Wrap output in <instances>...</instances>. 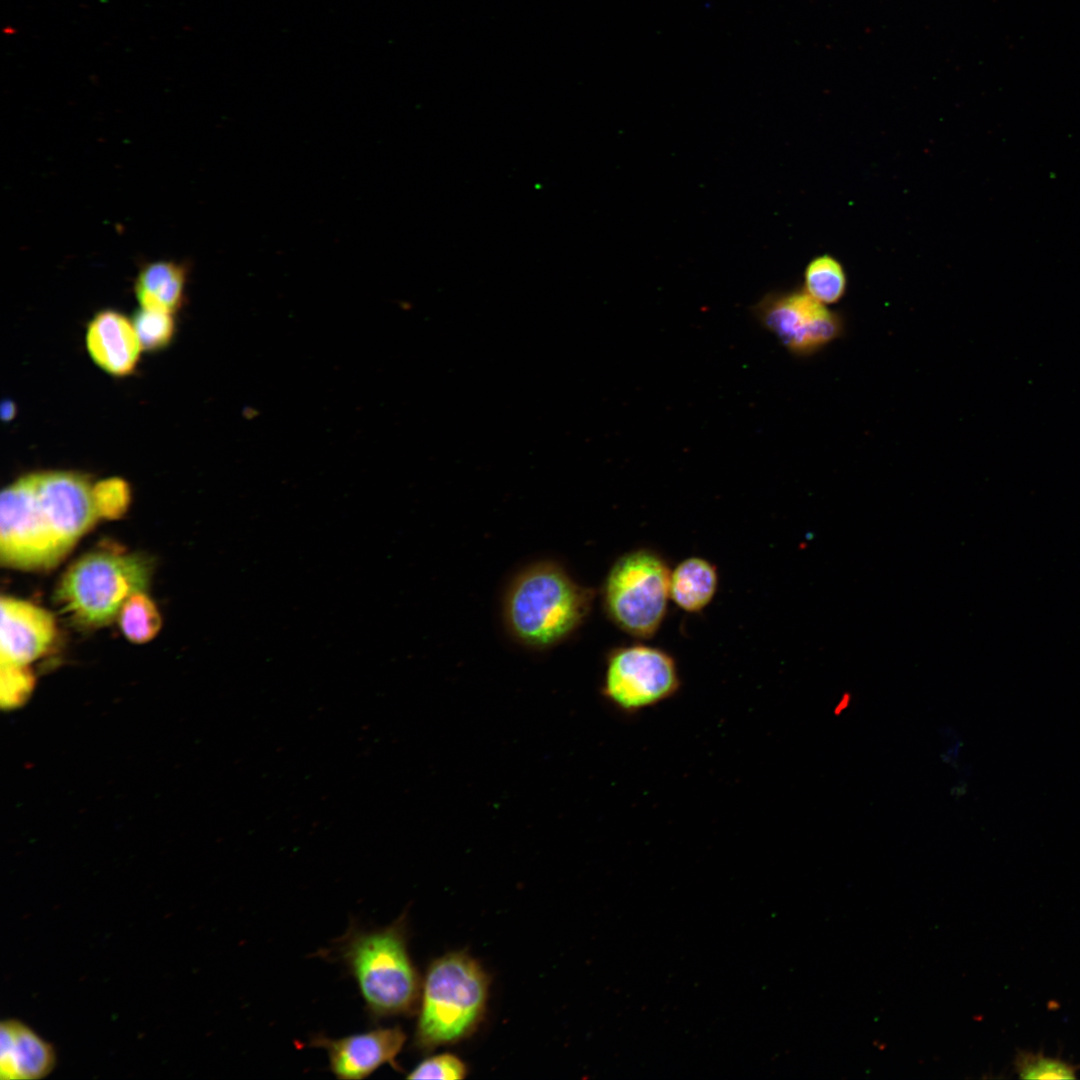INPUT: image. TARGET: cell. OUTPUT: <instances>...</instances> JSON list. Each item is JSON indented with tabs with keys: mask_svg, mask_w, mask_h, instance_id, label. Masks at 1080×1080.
I'll list each match as a JSON object with an SVG mask.
<instances>
[{
	"mask_svg": "<svg viewBox=\"0 0 1080 1080\" xmlns=\"http://www.w3.org/2000/svg\"><path fill=\"white\" fill-rule=\"evenodd\" d=\"M86 474L27 473L0 495V560L9 568L40 571L58 565L99 519Z\"/></svg>",
	"mask_w": 1080,
	"mask_h": 1080,
	"instance_id": "cell-1",
	"label": "cell"
},
{
	"mask_svg": "<svg viewBox=\"0 0 1080 1080\" xmlns=\"http://www.w3.org/2000/svg\"><path fill=\"white\" fill-rule=\"evenodd\" d=\"M592 599L593 592L576 583L563 568L540 562L523 570L508 588L505 624L522 645L547 649L583 623Z\"/></svg>",
	"mask_w": 1080,
	"mask_h": 1080,
	"instance_id": "cell-2",
	"label": "cell"
},
{
	"mask_svg": "<svg viewBox=\"0 0 1080 1080\" xmlns=\"http://www.w3.org/2000/svg\"><path fill=\"white\" fill-rule=\"evenodd\" d=\"M152 571V560L142 553L90 552L65 571L55 601L78 627L101 628L118 616L132 594L148 588Z\"/></svg>",
	"mask_w": 1080,
	"mask_h": 1080,
	"instance_id": "cell-3",
	"label": "cell"
},
{
	"mask_svg": "<svg viewBox=\"0 0 1080 1080\" xmlns=\"http://www.w3.org/2000/svg\"><path fill=\"white\" fill-rule=\"evenodd\" d=\"M340 954L374 1018L409 1013L420 995L419 977L398 922L386 928L351 931Z\"/></svg>",
	"mask_w": 1080,
	"mask_h": 1080,
	"instance_id": "cell-4",
	"label": "cell"
},
{
	"mask_svg": "<svg viewBox=\"0 0 1080 1080\" xmlns=\"http://www.w3.org/2000/svg\"><path fill=\"white\" fill-rule=\"evenodd\" d=\"M487 992V975L468 955L449 953L434 961L423 986L418 1047L431 1049L470 1034L483 1016Z\"/></svg>",
	"mask_w": 1080,
	"mask_h": 1080,
	"instance_id": "cell-5",
	"label": "cell"
},
{
	"mask_svg": "<svg viewBox=\"0 0 1080 1080\" xmlns=\"http://www.w3.org/2000/svg\"><path fill=\"white\" fill-rule=\"evenodd\" d=\"M670 572L666 560L648 548L619 557L602 589L603 606L612 623L632 637H652L666 616Z\"/></svg>",
	"mask_w": 1080,
	"mask_h": 1080,
	"instance_id": "cell-6",
	"label": "cell"
},
{
	"mask_svg": "<svg viewBox=\"0 0 1080 1080\" xmlns=\"http://www.w3.org/2000/svg\"><path fill=\"white\" fill-rule=\"evenodd\" d=\"M680 686L674 658L658 647L643 643L623 645L606 657L601 693L624 714L656 706L673 697Z\"/></svg>",
	"mask_w": 1080,
	"mask_h": 1080,
	"instance_id": "cell-7",
	"label": "cell"
},
{
	"mask_svg": "<svg viewBox=\"0 0 1080 1080\" xmlns=\"http://www.w3.org/2000/svg\"><path fill=\"white\" fill-rule=\"evenodd\" d=\"M760 311L766 327L799 356L814 354L844 334L841 315L804 289L769 297Z\"/></svg>",
	"mask_w": 1080,
	"mask_h": 1080,
	"instance_id": "cell-8",
	"label": "cell"
},
{
	"mask_svg": "<svg viewBox=\"0 0 1080 1080\" xmlns=\"http://www.w3.org/2000/svg\"><path fill=\"white\" fill-rule=\"evenodd\" d=\"M0 664L28 667L52 645L56 636L53 614L25 600H0Z\"/></svg>",
	"mask_w": 1080,
	"mask_h": 1080,
	"instance_id": "cell-9",
	"label": "cell"
},
{
	"mask_svg": "<svg viewBox=\"0 0 1080 1080\" xmlns=\"http://www.w3.org/2000/svg\"><path fill=\"white\" fill-rule=\"evenodd\" d=\"M316 1047L327 1051L330 1069L338 1079H363L385 1064H395L406 1035L399 1027L377 1028L342 1038L318 1035Z\"/></svg>",
	"mask_w": 1080,
	"mask_h": 1080,
	"instance_id": "cell-10",
	"label": "cell"
},
{
	"mask_svg": "<svg viewBox=\"0 0 1080 1080\" xmlns=\"http://www.w3.org/2000/svg\"><path fill=\"white\" fill-rule=\"evenodd\" d=\"M85 344L92 361L114 377L132 374L142 351L132 320L112 309L99 311L89 321Z\"/></svg>",
	"mask_w": 1080,
	"mask_h": 1080,
	"instance_id": "cell-11",
	"label": "cell"
},
{
	"mask_svg": "<svg viewBox=\"0 0 1080 1080\" xmlns=\"http://www.w3.org/2000/svg\"><path fill=\"white\" fill-rule=\"evenodd\" d=\"M56 1065L53 1046L17 1019L0 1025V1078L36 1080L49 1075Z\"/></svg>",
	"mask_w": 1080,
	"mask_h": 1080,
	"instance_id": "cell-12",
	"label": "cell"
},
{
	"mask_svg": "<svg viewBox=\"0 0 1080 1080\" xmlns=\"http://www.w3.org/2000/svg\"><path fill=\"white\" fill-rule=\"evenodd\" d=\"M186 284L185 268L171 261H156L145 265L135 282V295L140 307L175 313L183 304Z\"/></svg>",
	"mask_w": 1080,
	"mask_h": 1080,
	"instance_id": "cell-13",
	"label": "cell"
},
{
	"mask_svg": "<svg viewBox=\"0 0 1080 1080\" xmlns=\"http://www.w3.org/2000/svg\"><path fill=\"white\" fill-rule=\"evenodd\" d=\"M717 586L716 567L701 557H689L670 572V599L689 613L700 612L708 606Z\"/></svg>",
	"mask_w": 1080,
	"mask_h": 1080,
	"instance_id": "cell-14",
	"label": "cell"
},
{
	"mask_svg": "<svg viewBox=\"0 0 1080 1080\" xmlns=\"http://www.w3.org/2000/svg\"><path fill=\"white\" fill-rule=\"evenodd\" d=\"M804 290L824 305L839 302L847 290V275L841 262L828 254L813 258L804 272Z\"/></svg>",
	"mask_w": 1080,
	"mask_h": 1080,
	"instance_id": "cell-15",
	"label": "cell"
},
{
	"mask_svg": "<svg viewBox=\"0 0 1080 1080\" xmlns=\"http://www.w3.org/2000/svg\"><path fill=\"white\" fill-rule=\"evenodd\" d=\"M117 617L124 636L136 644L154 639L162 624L156 604L145 591L132 594L122 605Z\"/></svg>",
	"mask_w": 1080,
	"mask_h": 1080,
	"instance_id": "cell-16",
	"label": "cell"
},
{
	"mask_svg": "<svg viewBox=\"0 0 1080 1080\" xmlns=\"http://www.w3.org/2000/svg\"><path fill=\"white\" fill-rule=\"evenodd\" d=\"M131 320L142 350L146 352H156L168 347L175 336L176 323L173 313L140 307Z\"/></svg>",
	"mask_w": 1080,
	"mask_h": 1080,
	"instance_id": "cell-17",
	"label": "cell"
},
{
	"mask_svg": "<svg viewBox=\"0 0 1080 1080\" xmlns=\"http://www.w3.org/2000/svg\"><path fill=\"white\" fill-rule=\"evenodd\" d=\"M1015 1071L1022 1079H1075L1080 1065L1059 1058L1018 1050L1013 1062Z\"/></svg>",
	"mask_w": 1080,
	"mask_h": 1080,
	"instance_id": "cell-18",
	"label": "cell"
},
{
	"mask_svg": "<svg viewBox=\"0 0 1080 1080\" xmlns=\"http://www.w3.org/2000/svg\"><path fill=\"white\" fill-rule=\"evenodd\" d=\"M92 496L98 517L116 520L127 512L131 491L127 481L119 477H110L93 485Z\"/></svg>",
	"mask_w": 1080,
	"mask_h": 1080,
	"instance_id": "cell-19",
	"label": "cell"
},
{
	"mask_svg": "<svg viewBox=\"0 0 1080 1080\" xmlns=\"http://www.w3.org/2000/svg\"><path fill=\"white\" fill-rule=\"evenodd\" d=\"M34 687V677L28 667L0 664V698L3 708L13 709L23 704Z\"/></svg>",
	"mask_w": 1080,
	"mask_h": 1080,
	"instance_id": "cell-20",
	"label": "cell"
},
{
	"mask_svg": "<svg viewBox=\"0 0 1080 1080\" xmlns=\"http://www.w3.org/2000/svg\"><path fill=\"white\" fill-rule=\"evenodd\" d=\"M465 1064L450 1053L440 1054L420 1062L407 1075L408 1079L456 1080L466 1076Z\"/></svg>",
	"mask_w": 1080,
	"mask_h": 1080,
	"instance_id": "cell-21",
	"label": "cell"
},
{
	"mask_svg": "<svg viewBox=\"0 0 1080 1080\" xmlns=\"http://www.w3.org/2000/svg\"><path fill=\"white\" fill-rule=\"evenodd\" d=\"M10 405L11 404L8 402L7 407H3V409H2L3 412L5 411V413H3V416H6L7 419H10V417L13 415V412H14V407L10 406Z\"/></svg>",
	"mask_w": 1080,
	"mask_h": 1080,
	"instance_id": "cell-22",
	"label": "cell"
}]
</instances>
